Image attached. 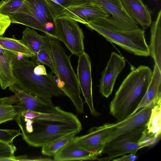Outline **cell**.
Instances as JSON below:
<instances>
[{
  "label": "cell",
  "instance_id": "16",
  "mask_svg": "<svg viewBox=\"0 0 161 161\" xmlns=\"http://www.w3.org/2000/svg\"><path fill=\"white\" fill-rule=\"evenodd\" d=\"M19 54L3 48L0 45V86L3 90L17 84L13 66Z\"/></svg>",
  "mask_w": 161,
  "mask_h": 161
},
{
  "label": "cell",
  "instance_id": "27",
  "mask_svg": "<svg viewBox=\"0 0 161 161\" xmlns=\"http://www.w3.org/2000/svg\"><path fill=\"white\" fill-rule=\"evenodd\" d=\"M55 18L64 9L70 6L93 2V0H47Z\"/></svg>",
  "mask_w": 161,
  "mask_h": 161
},
{
  "label": "cell",
  "instance_id": "7",
  "mask_svg": "<svg viewBox=\"0 0 161 161\" xmlns=\"http://www.w3.org/2000/svg\"><path fill=\"white\" fill-rule=\"evenodd\" d=\"M54 27L56 39L63 42L73 54L78 56L84 52V36L76 21L67 18H56Z\"/></svg>",
  "mask_w": 161,
  "mask_h": 161
},
{
  "label": "cell",
  "instance_id": "14",
  "mask_svg": "<svg viewBox=\"0 0 161 161\" xmlns=\"http://www.w3.org/2000/svg\"><path fill=\"white\" fill-rule=\"evenodd\" d=\"M156 105L152 103L129 118L114 123L107 138L106 143L147 124L150 117L152 109Z\"/></svg>",
  "mask_w": 161,
  "mask_h": 161
},
{
  "label": "cell",
  "instance_id": "8",
  "mask_svg": "<svg viewBox=\"0 0 161 161\" xmlns=\"http://www.w3.org/2000/svg\"><path fill=\"white\" fill-rule=\"evenodd\" d=\"M147 124L121 135L106 143L102 153L107 156L98 158L99 161H109L127 153L136 154L142 148L139 143Z\"/></svg>",
  "mask_w": 161,
  "mask_h": 161
},
{
  "label": "cell",
  "instance_id": "29",
  "mask_svg": "<svg viewBox=\"0 0 161 161\" xmlns=\"http://www.w3.org/2000/svg\"><path fill=\"white\" fill-rule=\"evenodd\" d=\"M24 0H2L0 2V13L8 15L17 10Z\"/></svg>",
  "mask_w": 161,
  "mask_h": 161
},
{
  "label": "cell",
  "instance_id": "23",
  "mask_svg": "<svg viewBox=\"0 0 161 161\" xmlns=\"http://www.w3.org/2000/svg\"><path fill=\"white\" fill-rule=\"evenodd\" d=\"M22 34L21 40L36 56L47 36L41 35L28 27L25 28Z\"/></svg>",
  "mask_w": 161,
  "mask_h": 161
},
{
  "label": "cell",
  "instance_id": "33",
  "mask_svg": "<svg viewBox=\"0 0 161 161\" xmlns=\"http://www.w3.org/2000/svg\"><path fill=\"white\" fill-rule=\"evenodd\" d=\"M34 71L35 73L40 75H45L47 74L45 67L41 64H38L35 66Z\"/></svg>",
  "mask_w": 161,
  "mask_h": 161
},
{
  "label": "cell",
  "instance_id": "6",
  "mask_svg": "<svg viewBox=\"0 0 161 161\" xmlns=\"http://www.w3.org/2000/svg\"><path fill=\"white\" fill-rule=\"evenodd\" d=\"M50 48L58 80L59 87L72 102L77 112L83 113V103L77 76L72 67L70 56L68 55L57 39L51 38Z\"/></svg>",
  "mask_w": 161,
  "mask_h": 161
},
{
  "label": "cell",
  "instance_id": "15",
  "mask_svg": "<svg viewBox=\"0 0 161 161\" xmlns=\"http://www.w3.org/2000/svg\"><path fill=\"white\" fill-rule=\"evenodd\" d=\"M125 64V61L120 55L112 53L100 80L99 92L103 96L108 98L111 94L117 78Z\"/></svg>",
  "mask_w": 161,
  "mask_h": 161
},
{
  "label": "cell",
  "instance_id": "10",
  "mask_svg": "<svg viewBox=\"0 0 161 161\" xmlns=\"http://www.w3.org/2000/svg\"><path fill=\"white\" fill-rule=\"evenodd\" d=\"M78 57L76 76L79 86L91 114L97 117L100 114L95 109L93 104L90 58L84 52Z\"/></svg>",
  "mask_w": 161,
  "mask_h": 161
},
{
  "label": "cell",
  "instance_id": "32",
  "mask_svg": "<svg viewBox=\"0 0 161 161\" xmlns=\"http://www.w3.org/2000/svg\"><path fill=\"white\" fill-rule=\"evenodd\" d=\"M138 158L136 154L130 153L129 155H124L120 158H115L112 160L114 161H134Z\"/></svg>",
  "mask_w": 161,
  "mask_h": 161
},
{
  "label": "cell",
  "instance_id": "13",
  "mask_svg": "<svg viewBox=\"0 0 161 161\" xmlns=\"http://www.w3.org/2000/svg\"><path fill=\"white\" fill-rule=\"evenodd\" d=\"M9 89L19 97V113L29 110L36 112L49 113L58 111L61 108L55 106L52 102H48L23 90L17 84L10 86Z\"/></svg>",
  "mask_w": 161,
  "mask_h": 161
},
{
  "label": "cell",
  "instance_id": "9",
  "mask_svg": "<svg viewBox=\"0 0 161 161\" xmlns=\"http://www.w3.org/2000/svg\"><path fill=\"white\" fill-rule=\"evenodd\" d=\"M110 14L93 2L70 6L64 9L56 18H64L86 25L99 19H106Z\"/></svg>",
  "mask_w": 161,
  "mask_h": 161
},
{
  "label": "cell",
  "instance_id": "31",
  "mask_svg": "<svg viewBox=\"0 0 161 161\" xmlns=\"http://www.w3.org/2000/svg\"><path fill=\"white\" fill-rule=\"evenodd\" d=\"M11 20L9 15L0 13V36L4 33L11 24Z\"/></svg>",
  "mask_w": 161,
  "mask_h": 161
},
{
  "label": "cell",
  "instance_id": "21",
  "mask_svg": "<svg viewBox=\"0 0 161 161\" xmlns=\"http://www.w3.org/2000/svg\"><path fill=\"white\" fill-rule=\"evenodd\" d=\"M20 103L15 94L0 97V125L15 119L19 113L18 104Z\"/></svg>",
  "mask_w": 161,
  "mask_h": 161
},
{
  "label": "cell",
  "instance_id": "4",
  "mask_svg": "<svg viewBox=\"0 0 161 161\" xmlns=\"http://www.w3.org/2000/svg\"><path fill=\"white\" fill-rule=\"evenodd\" d=\"M85 25L107 41L135 55L144 57L150 55L148 46L145 37V31L142 29H120L111 24L105 19H97Z\"/></svg>",
  "mask_w": 161,
  "mask_h": 161
},
{
  "label": "cell",
  "instance_id": "1",
  "mask_svg": "<svg viewBox=\"0 0 161 161\" xmlns=\"http://www.w3.org/2000/svg\"><path fill=\"white\" fill-rule=\"evenodd\" d=\"M152 73L150 67L141 65L124 79L109 105L110 114L117 122L131 116L147 89Z\"/></svg>",
  "mask_w": 161,
  "mask_h": 161
},
{
  "label": "cell",
  "instance_id": "25",
  "mask_svg": "<svg viewBox=\"0 0 161 161\" xmlns=\"http://www.w3.org/2000/svg\"><path fill=\"white\" fill-rule=\"evenodd\" d=\"M51 38L47 36L36 55L35 60L40 64H44L49 67L52 73L55 75L56 73L50 45V40Z\"/></svg>",
  "mask_w": 161,
  "mask_h": 161
},
{
  "label": "cell",
  "instance_id": "20",
  "mask_svg": "<svg viewBox=\"0 0 161 161\" xmlns=\"http://www.w3.org/2000/svg\"><path fill=\"white\" fill-rule=\"evenodd\" d=\"M161 10L158 13L156 19L151 25V39L148 46L150 54L155 64L161 71Z\"/></svg>",
  "mask_w": 161,
  "mask_h": 161
},
{
  "label": "cell",
  "instance_id": "17",
  "mask_svg": "<svg viewBox=\"0 0 161 161\" xmlns=\"http://www.w3.org/2000/svg\"><path fill=\"white\" fill-rule=\"evenodd\" d=\"M98 155L83 148L74 140L69 141L53 156L55 161L95 160Z\"/></svg>",
  "mask_w": 161,
  "mask_h": 161
},
{
  "label": "cell",
  "instance_id": "18",
  "mask_svg": "<svg viewBox=\"0 0 161 161\" xmlns=\"http://www.w3.org/2000/svg\"><path fill=\"white\" fill-rule=\"evenodd\" d=\"M129 15L144 30L152 23V12L142 0H120Z\"/></svg>",
  "mask_w": 161,
  "mask_h": 161
},
{
  "label": "cell",
  "instance_id": "22",
  "mask_svg": "<svg viewBox=\"0 0 161 161\" xmlns=\"http://www.w3.org/2000/svg\"><path fill=\"white\" fill-rule=\"evenodd\" d=\"M0 45L3 48L17 53L24 57H33L36 55L21 40L0 36Z\"/></svg>",
  "mask_w": 161,
  "mask_h": 161
},
{
  "label": "cell",
  "instance_id": "11",
  "mask_svg": "<svg viewBox=\"0 0 161 161\" xmlns=\"http://www.w3.org/2000/svg\"><path fill=\"white\" fill-rule=\"evenodd\" d=\"M114 124L106 123L101 126L93 127L88 130L87 134L75 136L74 140L84 148L99 156L102 153Z\"/></svg>",
  "mask_w": 161,
  "mask_h": 161
},
{
  "label": "cell",
  "instance_id": "3",
  "mask_svg": "<svg viewBox=\"0 0 161 161\" xmlns=\"http://www.w3.org/2000/svg\"><path fill=\"white\" fill-rule=\"evenodd\" d=\"M21 131L23 139L30 146L42 147L63 136L77 134L81 124L45 122L28 118L18 114L15 119Z\"/></svg>",
  "mask_w": 161,
  "mask_h": 161
},
{
  "label": "cell",
  "instance_id": "24",
  "mask_svg": "<svg viewBox=\"0 0 161 161\" xmlns=\"http://www.w3.org/2000/svg\"><path fill=\"white\" fill-rule=\"evenodd\" d=\"M161 102L153 108L146 128L147 132L156 140L161 133Z\"/></svg>",
  "mask_w": 161,
  "mask_h": 161
},
{
  "label": "cell",
  "instance_id": "19",
  "mask_svg": "<svg viewBox=\"0 0 161 161\" xmlns=\"http://www.w3.org/2000/svg\"><path fill=\"white\" fill-rule=\"evenodd\" d=\"M160 102L161 71L155 64L151 80L147 89L140 104L131 116L152 103L157 104Z\"/></svg>",
  "mask_w": 161,
  "mask_h": 161
},
{
  "label": "cell",
  "instance_id": "2",
  "mask_svg": "<svg viewBox=\"0 0 161 161\" xmlns=\"http://www.w3.org/2000/svg\"><path fill=\"white\" fill-rule=\"evenodd\" d=\"M39 64L24 58L18 59L13 66L17 84L25 92L49 102L53 97L65 95L52 74L40 75L34 72Z\"/></svg>",
  "mask_w": 161,
  "mask_h": 161
},
{
  "label": "cell",
  "instance_id": "26",
  "mask_svg": "<svg viewBox=\"0 0 161 161\" xmlns=\"http://www.w3.org/2000/svg\"><path fill=\"white\" fill-rule=\"evenodd\" d=\"M76 134L67 135L57 139L42 147V153L48 156H53L67 143L74 139Z\"/></svg>",
  "mask_w": 161,
  "mask_h": 161
},
{
  "label": "cell",
  "instance_id": "30",
  "mask_svg": "<svg viewBox=\"0 0 161 161\" xmlns=\"http://www.w3.org/2000/svg\"><path fill=\"white\" fill-rule=\"evenodd\" d=\"M20 129L19 130L0 129V141L13 143L14 139L21 135Z\"/></svg>",
  "mask_w": 161,
  "mask_h": 161
},
{
  "label": "cell",
  "instance_id": "28",
  "mask_svg": "<svg viewBox=\"0 0 161 161\" xmlns=\"http://www.w3.org/2000/svg\"><path fill=\"white\" fill-rule=\"evenodd\" d=\"M16 148L13 143L0 141V161H15Z\"/></svg>",
  "mask_w": 161,
  "mask_h": 161
},
{
  "label": "cell",
  "instance_id": "12",
  "mask_svg": "<svg viewBox=\"0 0 161 161\" xmlns=\"http://www.w3.org/2000/svg\"><path fill=\"white\" fill-rule=\"evenodd\" d=\"M111 15L105 19L114 26L122 29L132 30L139 28L138 25L129 15L120 0H93Z\"/></svg>",
  "mask_w": 161,
  "mask_h": 161
},
{
  "label": "cell",
  "instance_id": "5",
  "mask_svg": "<svg viewBox=\"0 0 161 161\" xmlns=\"http://www.w3.org/2000/svg\"><path fill=\"white\" fill-rule=\"evenodd\" d=\"M8 15L11 23L27 26L56 39V18L47 0H24L21 6Z\"/></svg>",
  "mask_w": 161,
  "mask_h": 161
},
{
  "label": "cell",
  "instance_id": "34",
  "mask_svg": "<svg viewBox=\"0 0 161 161\" xmlns=\"http://www.w3.org/2000/svg\"></svg>",
  "mask_w": 161,
  "mask_h": 161
}]
</instances>
